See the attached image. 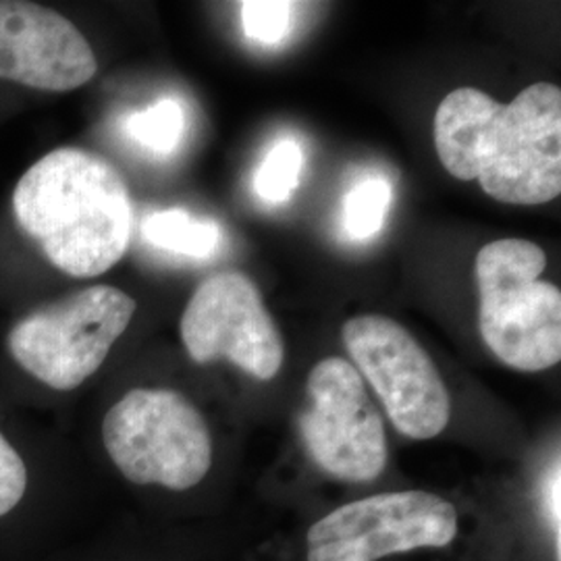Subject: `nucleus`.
Masks as SVG:
<instances>
[{
  "label": "nucleus",
  "mask_w": 561,
  "mask_h": 561,
  "mask_svg": "<svg viewBox=\"0 0 561 561\" xmlns=\"http://www.w3.org/2000/svg\"><path fill=\"white\" fill-rule=\"evenodd\" d=\"M435 148L456 180L503 204L537 206L561 192V90L539 81L500 104L477 88L449 92L435 113Z\"/></svg>",
  "instance_id": "1"
},
{
  "label": "nucleus",
  "mask_w": 561,
  "mask_h": 561,
  "mask_svg": "<svg viewBox=\"0 0 561 561\" xmlns=\"http://www.w3.org/2000/svg\"><path fill=\"white\" fill-rule=\"evenodd\" d=\"M21 229L71 277H99L129 248L131 196L101 154L65 146L25 171L13 192Z\"/></svg>",
  "instance_id": "2"
},
{
  "label": "nucleus",
  "mask_w": 561,
  "mask_h": 561,
  "mask_svg": "<svg viewBox=\"0 0 561 561\" xmlns=\"http://www.w3.org/2000/svg\"><path fill=\"white\" fill-rule=\"evenodd\" d=\"M545 268L547 254L528 240L491 241L477 256L482 341L522 373L561 360V294L541 279Z\"/></svg>",
  "instance_id": "3"
},
{
  "label": "nucleus",
  "mask_w": 561,
  "mask_h": 561,
  "mask_svg": "<svg viewBox=\"0 0 561 561\" xmlns=\"http://www.w3.org/2000/svg\"><path fill=\"white\" fill-rule=\"evenodd\" d=\"M104 447L127 481L187 491L213 466L201 410L173 389H131L102 422Z\"/></svg>",
  "instance_id": "4"
},
{
  "label": "nucleus",
  "mask_w": 561,
  "mask_h": 561,
  "mask_svg": "<svg viewBox=\"0 0 561 561\" xmlns=\"http://www.w3.org/2000/svg\"><path fill=\"white\" fill-rule=\"evenodd\" d=\"M136 308V300L117 287L80 289L13 324L7 345L32 377L57 391H71L101 368Z\"/></svg>",
  "instance_id": "5"
},
{
  "label": "nucleus",
  "mask_w": 561,
  "mask_h": 561,
  "mask_svg": "<svg viewBox=\"0 0 561 561\" xmlns=\"http://www.w3.org/2000/svg\"><path fill=\"white\" fill-rule=\"evenodd\" d=\"M341 340L401 435L416 442L442 435L451 419V398L435 362L408 329L364 314L343 324Z\"/></svg>",
  "instance_id": "6"
},
{
  "label": "nucleus",
  "mask_w": 561,
  "mask_h": 561,
  "mask_svg": "<svg viewBox=\"0 0 561 561\" xmlns=\"http://www.w3.org/2000/svg\"><path fill=\"white\" fill-rule=\"evenodd\" d=\"M300 433L310 458L337 481H375L387 466L381 414L360 373L337 356L319 362L308 375Z\"/></svg>",
  "instance_id": "7"
},
{
  "label": "nucleus",
  "mask_w": 561,
  "mask_h": 561,
  "mask_svg": "<svg viewBox=\"0 0 561 561\" xmlns=\"http://www.w3.org/2000/svg\"><path fill=\"white\" fill-rule=\"evenodd\" d=\"M458 537V512L426 491L381 493L333 510L308 530V561H379L442 549Z\"/></svg>",
  "instance_id": "8"
},
{
  "label": "nucleus",
  "mask_w": 561,
  "mask_h": 561,
  "mask_svg": "<svg viewBox=\"0 0 561 561\" xmlns=\"http://www.w3.org/2000/svg\"><path fill=\"white\" fill-rule=\"evenodd\" d=\"M181 341L192 360L225 358L261 381H271L285 360V343L259 287L238 271L202 280L183 310Z\"/></svg>",
  "instance_id": "9"
},
{
  "label": "nucleus",
  "mask_w": 561,
  "mask_h": 561,
  "mask_svg": "<svg viewBox=\"0 0 561 561\" xmlns=\"http://www.w3.org/2000/svg\"><path fill=\"white\" fill-rule=\"evenodd\" d=\"M99 71L80 30L38 2L0 0V80L44 92H71Z\"/></svg>",
  "instance_id": "10"
},
{
  "label": "nucleus",
  "mask_w": 561,
  "mask_h": 561,
  "mask_svg": "<svg viewBox=\"0 0 561 561\" xmlns=\"http://www.w3.org/2000/svg\"><path fill=\"white\" fill-rule=\"evenodd\" d=\"M141 238L178 256L208 259L219 250L222 231L219 222L194 217L181 208H167L144 217Z\"/></svg>",
  "instance_id": "11"
},
{
  "label": "nucleus",
  "mask_w": 561,
  "mask_h": 561,
  "mask_svg": "<svg viewBox=\"0 0 561 561\" xmlns=\"http://www.w3.org/2000/svg\"><path fill=\"white\" fill-rule=\"evenodd\" d=\"M185 127V108L178 99H161L123 123L125 136L154 157L173 154L183 141Z\"/></svg>",
  "instance_id": "12"
},
{
  "label": "nucleus",
  "mask_w": 561,
  "mask_h": 561,
  "mask_svg": "<svg viewBox=\"0 0 561 561\" xmlns=\"http://www.w3.org/2000/svg\"><path fill=\"white\" fill-rule=\"evenodd\" d=\"M391 194V183L381 175H368L347 192L343 202V225L350 238L373 240L381 231Z\"/></svg>",
  "instance_id": "13"
},
{
  "label": "nucleus",
  "mask_w": 561,
  "mask_h": 561,
  "mask_svg": "<svg viewBox=\"0 0 561 561\" xmlns=\"http://www.w3.org/2000/svg\"><path fill=\"white\" fill-rule=\"evenodd\" d=\"M304 150L291 138L279 140L264 157L254 175V192L268 204L289 201L300 185Z\"/></svg>",
  "instance_id": "14"
},
{
  "label": "nucleus",
  "mask_w": 561,
  "mask_h": 561,
  "mask_svg": "<svg viewBox=\"0 0 561 561\" xmlns=\"http://www.w3.org/2000/svg\"><path fill=\"white\" fill-rule=\"evenodd\" d=\"M241 25L248 38L266 46L287 38L291 27V2L279 0H248L241 2Z\"/></svg>",
  "instance_id": "15"
},
{
  "label": "nucleus",
  "mask_w": 561,
  "mask_h": 561,
  "mask_svg": "<svg viewBox=\"0 0 561 561\" xmlns=\"http://www.w3.org/2000/svg\"><path fill=\"white\" fill-rule=\"evenodd\" d=\"M27 489V468L20 454L0 433V518L23 500Z\"/></svg>",
  "instance_id": "16"
},
{
  "label": "nucleus",
  "mask_w": 561,
  "mask_h": 561,
  "mask_svg": "<svg viewBox=\"0 0 561 561\" xmlns=\"http://www.w3.org/2000/svg\"><path fill=\"white\" fill-rule=\"evenodd\" d=\"M560 461L553 463V468L549 470L547 479L542 482V516L545 522L551 530V535L556 537V549H558V558H560V524H561V512H560Z\"/></svg>",
  "instance_id": "17"
}]
</instances>
